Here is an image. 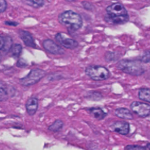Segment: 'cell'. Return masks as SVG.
I'll list each match as a JSON object with an SVG mask.
<instances>
[{"label": "cell", "instance_id": "obj_21", "mask_svg": "<svg viewBox=\"0 0 150 150\" xmlns=\"http://www.w3.org/2000/svg\"><path fill=\"white\" fill-rule=\"evenodd\" d=\"M125 149H129V150H131V149H146V146H141L139 145H127L125 147Z\"/></svg>", "mask_w": 150, "mask_h": 150}, {"label": "cell", "instance_id": "obj_12", "mask_svg": "<svg viewBox=\"0 0 150 150\" xmlns=\"http://www.w3.org/2000/svg\"><path fill=\"white\" fill-rule=\"evenodd\" d=\"M1 45H0V50L1 52L7 53L12 47L13 45V40L12 38L7 35H1L0 38Z\"/></svg>", "mask_w": 150, "mask_h": 150}, {"label": "cell", "instance_id": "obj_26", "mask_svg": "<svg viewBox=\"0 0 150 150\" xmlns=\"http://www.w3.org/2000/svg\"><path fill=\"white\" fill-rule=\"evenodd\" d=\"M146 148L150 149V144H148L146 145Z\"/></svg>", "mask_w": 150, "mask_h": 150}, {"label": "cell", "instance_id": "obj_27", "mask_svg": "<svg viewBox=\"0 0 150 150\" xmlns=\"http://www.w3.org/2000/svg\"><path fill=\"white\" fill-rule=\"evenodd\" d=\"M66 1H69V2H70V1H74V0H66Z\"/></svg>", "mask_w": 150, "mask_h": 150}, {"label": "cell", "instance_id": "obj_6", "mask_svg": "<svg viewBox=\"0 0 150 150\" xmlns=\"http://www.w3.org/2000/svg\"><path fill=\"white\" fill-rule=\"evenodd\" d=\"M130 108L132 111L141 117H145L150 114V105L139 101H133Z\"/></svg>", "mask_w": 150, "mask_h": 150}, {"label": "cell", "instance_id": "obj_22", "mask_svg": "<svg viewBox=\"0 0 150 150\" xmlns=\"http://www.w3.org/2000/svg\"><path fill=\"white\" fill-rule=\"evenodd\" d=\"M27 64H28V63H26V62L25 60H23V59H19L18 60V62H16V66L18 67H21V68L26 67Z\"/></svg>", "mask_w": 150, "mask_h": 150}, {"label": "cell", "instance_id": "obj_24", "mask_svg": "<svg viewBox=\"0 0 150 150\" xmlns=\"http://www.w3.org/2000/svg\"><path fill=\"white\" fill-rule=\"evenodd\" d=\"M30 1L39 7L43 6L44 4L43 0H30Z\"/></svg>", "mask_w": 150, "mask_h": 150}, {"label": "cell", "instance_id": "obj_10", "mask_svg": "<svg viewBox=\"0 0 150 150\" xmlns=\"http://www.w3.org/2000/svg\"><path fill=\"white\" fill-rule=\"evenodd\" d=\"M18 35L26 46L30 47H36V45L33 36L29 32L24 30H19L18 31Z\"/></svg>", "mask_w": 150, "mask_h": 150}, {"label": "cell", "instance_id": "obj_9", "mask_svg": "<svg viewBox=\"0 0 150 150\" xmlns=\"http://www.w3.org/2000/svg\"><path fill=\"white\" fill-rule=\"evenodd\" d=\"M111 129L115 132L125 135L129 133V124L125 121H115L110 127Z\"/></svg>", "mask_w": 150, "mask_h": 150}, {"label": "cell", "instance_id": "obj_1", "mask_svg": "<svg viewBox=\"0 0 150 150\" xmlns=\"http://www.w3.org/2000/svg\"><path fill=\"white\" fill-rule=\"evenodd\" d=\"M105 21L112 24H123L129 20L127 11L121 4L116 2L106 8Z\"/></svg>", "mask_w": 150, "mask_h": 150}, {"label": "cell", "instance_id": "obj_17", "mask_svg": "<svg viewBox=\"0 0 150 150\" xmlns=\"http://www.w3.org/2000/svg\"><path fill=\"white\" fill-rule=\"evenodd\" d=\"M85 97L90 100L99 101L102 99L103 96L100 92L96 91H90L87 93Z\"/></svg>", "mask_w": 150, "mask_h": 150}, {"label": "cell", "instance_id": "obj_2", "mask_svg": "<svg viewBox=\"0 0 150 150\" xmlns=\"http://www.w3.org/2000/svg\"><path fill=\"white\" fill-rule=\"evenodd\" d=\"M58 20L62 25L72 31L79 30L83 25L81 16L72 11H66L61 13L59 15Z\"/></svg>", "mask_w": 150, "mask_h": 150}, {"label": "cell", "instance_id": "obj_7", "mask_svg": "<svg viewBox=\"0 0 150 150\" xmlns=\"http://www.w3.org/2000/svg\"><path fill=\"white\" fill-rule=\"evenodd\" d=\"M42 46L47 52L54 55H61L64 53V49L51 39L44 40Z\"/></svg>", "mask_w": 150, "mask_h": 150}, {"label": "cell", "instance_id": "obj_13", "mask_svg": "<svg viewBox=\"0 0 150 150\" xmlns=\"http://www.w3.org/2000/svg\"><path fill=\"white\" fill-rule=\"evenodd\" d=\"M87 111L94 118L97 120H101L104 119L107 115V113L104 111L103 109L100 107H91L87 109Z\"/></svg>", "mask_w": 150, "mask_h": 150}, {"label": "cell", "instance_id": "obj_18", "mask_svg": "<svg viewBox=\"0 0 150 150\" xmlns=\"http://www.w3.org/2000/svg\"><path fill=\"white\" fill-rule=\"evenodd\" d=\"M22 51V46L21 44L15 43L11 48L12 56L15 58H18L20 56Z\"/></svg>", "mask_w": 150, "mask_h": 150}, {"label": "cell", "instance_id": "obj_15", "mask_svg": "<svg viewBox=\"0 0 150 150\" xmlns=\"http://www.w3.org/2000/svg\"><path fill=\"white\" fill-rule=\"evenodd\" d=\"M138 97L140 100L150 103V89L142 88L139 90Z\"/></svg>", "mask_w": 150, "mask_h": 150}, {"label": "cell", "instance_id": "obj_8", "mask_svg": "<svg viewBox=\"0 0 150 150\" xmlns=\"http://www.w3.org/2000/svg\"><path fill=\"white\" fill-rule=\"evenodd\" d=\"M56 40L59 42L61 46L69 49H74L79 46L77 41L73 39L65 38L62 33H57L55 35Z\"/></svg>", "mask_w": 150, "mask_h": 150}, {"label": "cell", "instance_id": "obj_16", "mask_svg": "<svg viewBox=\"0 0 150 150\" xmlns=\"http://www.w3.org/2000/svg\"><path fill=\"white\" fill-rule=\"evenodd\" d=\"M63 122L60 120H56L48 127V129L50 131L56 132L60 131L63 127Z\"/></svg>", "mask_w": 150, "mask_h": 150}, {"label": "cell", "instance_id": "obj_25", "mask_svg": "<svg viewBox=\"0 0 150 150\" xmlns=\"http://www.w3.org/2000/svg\"><path fill=\"white\" fill-rule=\"evenodd\" d=\"M4 23L5 25H9V26H16L18 25V23L17 22H13V21H5L4 22Z\"/></svg>", "mask_w": 150, "mask_h": 150}, {"label": "cell", "instance_id": "obj_3", "mask_svg": "<svg viewBox=\"0 0 150 150\" xmlns=\"http://www.w3.org/2000/svg\"><path fill=\"white\" fill-rule=\"evenodd\" d=\"M118 69L122 72L132 76H140L144 73L145 69L142 64L135 60L124 59L118 62Z\"/></svg>", "mask_w": 150, "mask_h": 150}, {"label": "cell", "instance_id": "obj_23", "mask_svg": "<svg viewBox=\"0 0 150 150\" xmlns=\"http://www.w3.org/2000/svg\"><path fill=\"white\" fill-rule=\"evenodd\" d=\"M0 2H1V12L2 13L4 12L7 7V4L5 0H0Z\"/></svg>", "mask_w": 150, "mask_h": 150}, {"label": "cell", "instance_id": "obj_14", "mask_svg": "<svg viewBox=\"0 0 150 150\" xmlns=\"http://www.w3.org/2000/svg\"><path fill=\"white\" fill-rule=\"evenodd\" d=\"M115 115L122 119L125 120H132L133 119V115L132 112L127 108H118L115 110Z\"/></svg>", "mask_w": 150, "mask_h": 150}, {"label": "cell", "instance_id": "obj_5", "mask_svg": "<svg viewBox=\"0 0 150 150\" xmlns=\"http://www.w3.org/2000/svg\"><path fill=\"white\" fill-rule=\"evenodd\" d=\"M46 74V71L42 69H33L26 76L19 79V83L23 86H30L38 83Z\"/></svg>", "mask_w": 150, "mask_h": 150}, {"label": "cell", "instance_id": "obj_4", "mask_svg": "<svg viewBox=\"0 0 150 150\" xmlns=\"http://www.w3.org/2000/svg\"><path fill=\"white\" fill-rule=\"evenodd\" d=\"M86 74L96 81L107 80L110 76V71L105 67L100 65H91L85 69Z\"/></svg>", "mask_w": 150, "mask_h": 150}, {"label": "cell", "instance_id": "obj_19", "mask_svg": "<svg viewBox=\"0 0 150 150\" xmlns=\"http://www.w3.org/2000/svg\"><path fill=\"white\" fill-rule=\"evenodd\" d=\"M140 60L144 63H150V49L144 52L142 55L141 56Z\"/></svg>", "mask_w": 150, "mask_h": 150}, {"label": "cell", "instance_id": "obj_11", "mask_svg": "<svg viewBox=\"0 0 150 150\" xmlns=\"http://www.w3.org/2000/svg\"><path fill=\"white\" fill-rule=\"evenodd\" d=\"M25 107L27 113L30 116L33 115L38 110V99L35 97H32L29 98L26 101Z\"/></svg>", "mask_w": 150, "mask_h": 150}, {"label": "cell", "instance_id": "obj_20", "mask_svg": "<svg viewBox=\"0 0 150 150\" xmlns=\"http://www.w3.org/2000/svg\"><path fill=\"white\" fill-rule=\"evenodd\" d=\"M0 98L1 101H4L8 99V93L7 92L6 88L3 87V86L1 85L0 90Z\"/></svg>", "mask_w": 150, "mask_h": 150}]
</instances>
